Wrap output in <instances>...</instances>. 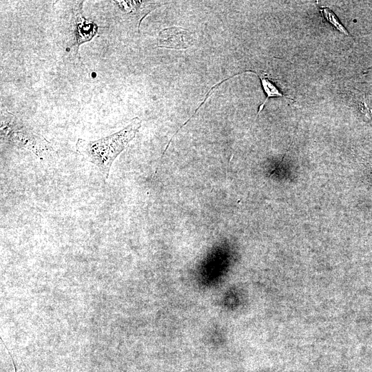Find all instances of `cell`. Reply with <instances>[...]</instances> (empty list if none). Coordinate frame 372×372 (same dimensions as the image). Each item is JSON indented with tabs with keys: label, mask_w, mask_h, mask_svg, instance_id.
<instances>
[{
	"label": "cell",
	"mask_w": 372,
	"mask_h": 372,
	"mask_svg": "<svg viewBox=\"0 0 372 372\" xmlns=\"http://www.w3.org/2000/svg\"><path fill=\"white\" fill-rule=\"evenodd\" d=\"M141 123V119L135 117L126 127L105 137L94 141L79 138L76 150L85 161L94 165L103 179L107 180L113 162L135 137Z\"/></svg>",
	"instance_id": "6da1fadb"
},
{
	"label": "cell",
	"mask_w": 372,
	"mask_h": 372,
	"mask_svg": "<svg viewBox=\"0 0 372 372\" xmlns=\"http://www.w3.org/2000/svg\"><path fill=\"white\" fill-rule=\"evenodd\" d=\"M7 141L30 151L40 159L46 158L54 152L52 144L43 135L24 126L14 132Z\"/></svg>",
	"instance_id": "7a4b0ae2"
},
{
	"label": "cell",
	"mask_w": 372,
	"mask_h": 372,
	"mask_svg": "<svg viewBox=\"0 0 372 372\" xmlns=\"http://www.w3.org/2000/svg\"><path fill=\"white\" fill-rule=\"evenodd\" d=\"M157 41L158 47L183 50L194 44L196 35L181 27L172 26L160 31Z\"/></svg>",
	"instance_id": "3957f363"
},
{
	"label": "cell",
	"mask_w": 372,
	"mask_h": 372,
	"mask_svg": "<svg viewBox=\"0 0 372 372\" xmlns=\"http://www.w3.org/2000/svg\"><path fill=\"white\" fill-rule=\"evenodd\" d=\"M82 3L79 5L75 11L74 43L71 46H76L77 51L79 46L85 42L91 41L98 32V25L93 21L86 19L83 14Z\"/></svg>",
	"instance_id": "277c9868"
},
{
	"label": "cell",
	"mask_w": 372,
	"mask_h": 372,
	"mask_svg": "<svg viewBox=\"0 0 372 372\" xmlns=\"http://www.w3.org/2000/svg\"><path fill=\"white\" fill-rule=\"evenodd\" d=\"M22 127L23 125L14 114L8 111H1L0 125L1 139L7 141L14 132Z\"/></svg>",
	"instance_id": "5b68a950"
},
{
	"label": "cell",
	"mask_w": 372,
	"mask_h": 372,
	"mask_svg": "<svg viewBox=\"0 0 372 372\" xmlns=\"http://www.w3.org/2000/svg\"><path fill=\"white\" fill-rule=\"evenodd\" d=\"M252 72H254L251 71ZM257 74V75L259 76L261 82V85L262 87V89L266 94V99L264 101V102L260 105L259 110L257 114V116L259 115L260 112L262 110L265 105L266 104L267 100L269 98L271 97H282V98H289L291 99V98L285 96L284 94H282V92L278 90V88L274 85L271 81L269 79V76L267 74L264 72H254ZM256 116V118H257Z\"/></svg>",
	"instance_id": "8992f818"
},
{
	"label": "cell",
	"mask_w": 372,
	"mask_h": 372,
	"mask_svg": "<svg viewBox=\"0 0 372 372\" xmlns=\"http://www.w3.org/2000/svg\"><path fill=\"white\" fill-rule=\"evenodd\" d=\"M320 8L319 10L321 12V14L323 19L326 21H327L329 24H331L334 28H335L340 32L347 36H349V33L348 32L347 30L344 27V25L339 21L338 18L336 17V15L334 14L333 11H331L328 8Z\"/></svg>",
	"instance_id": "52a82bcc"
}]
</instances>
